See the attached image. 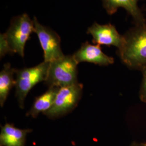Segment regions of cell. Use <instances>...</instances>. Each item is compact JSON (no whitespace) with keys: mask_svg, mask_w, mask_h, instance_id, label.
Wrapping results in <instances>:
<instances>
[{"mask_svg":"<svg viewBox=\"0 0 146 146\" xmlns=\"http://www.w3.org/2000/svg\"><path fill=\"white\" fill-rule=\"evenodd\" d=\"M119 53L129 68L142 70L146 66V24L139 25L126 34Z\"/></svg>","mask_w":146,"mask_h":146,"instance_id":"cell-1","label":"cell"},{"mask_svg":"<svg viewBox=\"0 0 146 146\" xmlns=\"http://www.w3.org/2000/svg\"><path fill=\"white\" fill-rule=\"evenodd\" d=\"M78 64L73 55H64L49 63L45 84L49 88H61L78 83Z\"/></svg>","mask_w":146,"mask_h":146,"instance_id":"cell-2","label":"cell"},{"mask_svg":"<svg viewBox=\"0 0 146 146\" xmlns=\"http://www.w3.org/2000/svg\"><path fill=\"white\" fill-rule=\"evenodd\" d=\"M49 67V63L43 61L33 67L16 69L15 95L21 109L24 108L26 98L31 89L46 81Z\"/></svg>","mask_w":146,"mask_h":146,"instance_id":"cell-3","label":"cell"},{"mask_svg":"<svg viewBox=\"0 0 146 146\" xmlns=\"http://www.w3.org/2000/svg\"><path fill=\"white\" fill-rule=\"evenodd\" d=\"M32 33H35L34 20L29 15L23 14L12 19L8 30L4 33L12 53L25 56V48Z\"/></svg>","mask_w":146,"mask_h":146,"instance_id":"cell-4","label":"cell"},{"mask_svg":"<svg viewBox=\"0 0 146 146\" xmlns=\"http://www.w3.org/2000/svg\"><path fill=\"white\" fill-rule=\"evenodd\" d=\"M83 86L80 83L58 89L52 107L44 113L49 118L61 116L74 110L81 98Z\"/></svg>","mask_w":146,"mask_h":146,"instance_id":"cell-5","label":"cell"},{"mask_svg":"<svg viewBox=\"0 0 146 146\" xmlns=\"http://www.w3.org/2000/svg\"><path fill=\"white\" fill-rule=\"evenodd\" d=\"M35 33L38 37L44 54V61L50 63L64 55L61 47L60 37L52 29L41 25L34 17Z\"/></svg>","mask_w":146,"mask_h":146,"instance_id":"cell-6","label":"cell"},{"mask_svg":"<svg viewBox=\"0 0 146 146\" xmlns=\"http://www.w3.org/2000/svg\"><path fill=\"white\" fill-rule=\"evenodd\" d=\"M87 34L92 35L93 43L100 46H113L119 49L124 41L123 36L121 35L115 27L111 24L100 25L94 23L89 27Z\"/></svg>","mask_w":146,"mask_h":146,"instance_id":"cell-7","label":"cell"},{"mask_svg":"<svg viewBox=\"0 0 146 146\" xmlns=\"http://www.w3.org/2000/svg\"><path fill=\"white\" fill-rule=\"evenodd\" d=\"M73 55L78 63L89 62L107 66L114 62V59L105 54L100 45H93L88 42L84 43Z\"/></svg>","mask_w":146,"mask_h":146,"instance_id":"cell-8","label":"cell"},{"mask_svg":"<svg viewBox=\"0 0 146 146\" xmlns=\"http://www.w3.org/2000/svg\"><path fill=\"white\" fill-rule=\"evenodd\" d=\"M31 129H22L7 123L1 127L0 146H25L27 136Z\"/></svg>","mask_w":146,"mask_h":146,"instance_id":"cell-9","label":"cell"},{"mask_svg":"<svg viewBox=\"0 0 146 146\" xmlns=\"http://www.w3.org/2000/svg\"><path fill=\"white\" fill-rule=\"evenodd\" d=\"M139 0H102L103 6L107 13L112 15L118 8H123L133 17L139 25L145 23V19L137 6Z\"/></svg>","mask_w":146,"mask_h":146,"instance_id":"cell-10","label":"cell"},{"mask_svg":"<svg viewBox=\"0 0 146 146\" xmlns=\"http://www.w3.org/2000/svg\"><path fill=\"white\" fill-rule=\"evenodd\" d=\"M59 88L50 87L44 93L36 97L31 110L27 113V116L36 118L40 113L44 114L50 110L54 104Z\"/></svg>","mask_w":146,"mask_h":146,"instance_id":"cell-11","label":"cell"},{"mask_svg":"<svg viewBox=\"0 0 146 146\" xmlns=\"http://www.w3.org/2000/svg\"><path fill=\"white\" fill-rule=\"evenodd\" d=\"M15 71L16 69L12 68L10 63H7L0 72V104L2 107L4 106L11 89L15 86Z\"/></svg>","mask_w":146,"mask_h":146,"instance_id":"cell-12","label":"cell"},{"mask_svg":"<svg viewBox=\"0 0 146 146\" xmlns=\"http://www.w3.org/2000/svg\"><path fill=\"white\" fill-rule=\"evenodd\" d=\"M6 54H13L9 44L6 40L4 34H1L0 36V55L1 57H3Z\"/></svg>","mask_w":146,"mask_h":146,"instance_id":"cell-13","label":"cell"},{"mask_svg":"<svg viewBox=\"0 0 146 146\" xmlns=\"http://www.w3.org/2000/svg\"><path fill=\"white\" fill-rule=\"evenodd\" d=\"M142 80L140 90V98L141 101L146 103V66L142 69Z\"/></svg>","mask_w":146,"mask_h":146,"instance_id":"cell-14","label":"cell"},{"mask_svg":"<svg viewBox=\"0 0 146 146\" xmlns=\"http://www.w3.org/2000/svg\"><path fill=\"white\" fill-rule=\"evenodd\" d=\"M130 146H141V143H138L136 142L132 143Z\"/></svg>","mask_w":146,"mask_h":146,"instance_id":"cell-15","label":"cell"},{"mask_svg":"<svg viewBox=\"0 0 146 146\" xmlns=\"http://www.w3.org/2000/svg\"><path fill=\"white\" fill-rule=\"evenodd\" d=\"M142 146H146V143H141Z\"/></svg>","mask_w":146,"mask_h":146,"instance_id":"cell-16","label":"cell"}]
</instances>
